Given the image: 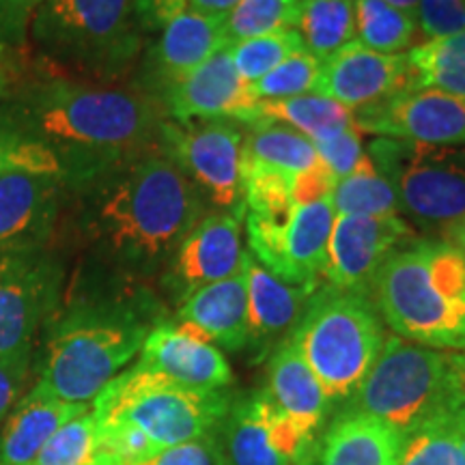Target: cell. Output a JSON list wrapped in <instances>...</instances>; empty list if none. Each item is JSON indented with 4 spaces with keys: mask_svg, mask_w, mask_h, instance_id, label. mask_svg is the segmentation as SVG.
Masks as SVG:
<instances>
[{
    "mask_svg": "<svg viewBox=\"0 0 465 465\" xmlns=\"http://www.w3.org/2000/svg\"><path fill=\"white\" fill-rule=\"evenodd\" d=\"M78 240L130 274L166 270L168 261L207 213V203L160 147L121 162L67 190Z\"/></svg>",
    "mask_w": 465,
    "mask_h": 465,
    "instance_id": "obj_1",
    "label": "cell"
},
{
    "mask_svg": "<svg viewBox=\"0 0 465 465\" xmlns=\"http://www.w3.org/2000/svg\"><path fill=\"white\" fill-rule=\"evenodd\" d=\"M7 100L28 136L54 155L65 192L158 147L166 119L143 89L67 78L31 83Z\"/></svg>",
    "mask_w": 465,
    "mask_h": 465,
    "instance_id": "obj_2",
    "label": "cell"
},
{
    "mask_svg": "<svg viewBox=\"0 0 465 465\" xmlns=\"http://www.w3.org/2000/svg\"><path fill=\"white\" fill-rule=\"evenodd\" d=\"M151 328L144 306L132 300L58 302L44 325L37 381L69 403H93L141 353Z\"/></svg>",
    "mask_w": 465,
    "mask_h": 465,
    "instance_id": "obj_3",
    "label": "cell"
},
{
    "mask_svg": "<svg viewBox=\"0 0 465 465\" xmlns=\"http://www.w3.org/2000/svg\"><path fill=\"white\" fill-rule=\"evenodd\" d=\"M373 306L401 339L435 349L465 345V254L449 242H414L383 261Z\"/></svg>",
    "mask_w": 465,
    "mask_h": 465,
    "instance_id": "obj_4",
    "label": "cell"
},
{
    "mask_svg": "<svg viewBox=\"0 0 465 465\" xmlns=\"http://www.w3.org/2000/svg\"><path fill=\"white\" fill-rule=\"evenodd\" d=\"M287 341L322 381L328 399L345 403L380 356L386 336L366 293L328 284L315 289Z\"/></svg>",
    "mask_w": 465,
    "mask_h": 465,
    "instance_id": "obj_5",
    "label": "cell"
},
{
    "mask_svg": "<svg viewBox=\"0 0 465 465\" xmlns=\"http://www.w3.org/2000/svg\"><path fill=\"white\" fill-rule=\"evenodd\" d=\"M231 405L226 391L182 386L136 362L93 399L91 410L100 424H130L164 450L220 433Z\"/></svg>",
    "mask_w": 465,
    "mask_h": 465,
    "instance_id": "obj_6",
    "label": "cell"
},
{
    "mask_svg": "<svg viewBox=\"0 0 465 465\" xmlns=\"http://www.w3.org/2000/svg\"><path fill=\"white\" fill-rule=\"evenodd\" d=\"M28 35L58 65L116 78L138 56L144 33L136 0H44Z\"/></svg>",
    "mask_w": 465,
    "mask_h": 465,
    "instance_id": "obj_7",
    "label": "cell"
},
{
    "mask_svg": "<svg viewBox=\"0 0 465 465\" xmlns=\"http://www.w3.org/2000/svg\"><path fill=\"white\" fill-rule=\"evenodd\" d=\"M449 377V349L424 347L397 334L388 336L342 411L380 418L407 438L433 416L446 414Z\"/></svg>",
    "mask_w": 465,
    "mask_h": 465,
    "instance_id": "obj_8",
    "label": "cell"
},
{
    "mask_svg": "<svg viewBox=\"0 0 465 465\" xmlns=\"http://www.w3.org/2000/svg\"><path fill=\"white\" fill-rule=\"evenodd\" d=\"M366 153L391 182L407 216L431 224L465 216V147L375 138Z\"/></svg>",
    "mask_w": 465,
    "mask_h": 465,
    "instance_id": "obj_9",
    "label": "cell"
},
{
    "mask_svg": "<svg viewBox=\"0 0 465 465\" xmlns=\"http://www.w3.org/2000/svg\"><path fill=\"white\" fill-rule=\"evenodd\" d=\"M63 278L52 246L0 252V358L33 364V342L61 302Z\"/></svg>",
    "mask_w": 465,
    "mask_h": 465,
    "instance_id": "obj_10",
    "label": "cell"
},
{
    "mask_svg": "<svg viewBox=\"0 0 465 465\" xmlns=\"http://www.w3.org/2000/svg\"><path fill=\"white\" fill-rule=\"evenodd\" d=\"M243 132L229 121L164 119L158 147L194 183L205 203L246 218L243 205Z\"/></svg>",
    "mask_w": 465,
    "mask_h": 465,
    "instance_id": "obj_11",
    "label": "cell"
},
{
    "mask_svg": "<svg viewBox=\"0 0 465 465\" xmlns=\"http://www.w3.org/2000/svg\"><path fill=\"white\" fill-rule=\"evenodd\" d=\"M250 254L267 272L289 284L319 287L336 212L332 194L295 205L284 224H270L246 216Z\"/></svg>",
    "mask_w": 465,
    "mask_h": 465,
    "instance_id": "obj_12",
    "label": "cell"
},
{
    "mask_svg": "<svg viewBox=\"0 0 465 465\" xmlns=\"http://www.w3.org/2000/svg\"><path fill=\"white\" fill-rule=\"evenodd\" d=\"M229 465H317L319 444L265 391L232 401L220 429Z\"/></svg>",
    "mask_w": 465,
    "mask_h": 465,
    "instance_id": "obj_13",
    "label": "cell"
},
{
    "mask_svg": "<svg viewBox=\"0 0 465 465\" xmlns=\"http://www.w3.org/2000/svg\"><path fill=\"white\" fill-rule=\"evenodd\" d=\"M353 125L362 134L431 147H465V97L438 89H410L360 108Z\"/></svg>",
    "mask_w": 465,
    "mask_h": 465,
    "instance_id": "obj_14",
    "label": "cell"
},
{
    "mask_svg": "<svg viewBox=\"0 0 465 465\" xmlns=\"http://www.w3.org/2000/svg\"><path fill=\"white\" fill-rule=\"evenodd\" d=\"M65 203L54 173L26 166L0 171V252L50 248Z\"/></svg>",
    "mask_w": 465,
    "mask_h": 465,
    "instance_id": "obj_15",
    "label": "cell"
},
{
    "mask_svg": "<svg viewBox=\"0 0 465 465\" xmlns=\"http://www.w3.org/2000/svg\"><path fill=\"white\" fill-rule=\"evenodd\" d=\"M243 216L232 212L205 213L168 261L164 287L177 304L207 284L240 274L246 250L242 243Z\"/></svg>",
    "mask_w": 465,
    "mask_h": 465,
    "instance_id": "obj_16",
    "label": "cell"
},
{
    "mask_svg": "<svg viewBox=\"0 0 465 465\" xmlns=\"http://www.w3.org/2000/svg\"><path fill=\"white\" fill-rule=\"evenodd\" d=\"M411 226L399 213L392 216H336L328 242L323 278L330 287L366 293L380 267Z\"/></svg>",
    "mask_w": 465,
    "mask_h": 465,
    "instance_id": "obj_17",
    "label": "cell"
},
{
    "mask_svg": "<svg viewBox=\"0 0 465 465\" xmlns=\"http://www.w3.org/2000/svg\"><path fill=\"white\" fill-rule=\"evenodd\" d=\"M166 119L177 124L190 121H240L246 125L257 100L250 84L242 80L226 50L168 86L158 97Z\"/></svg>",
    "mask_w": 465,
    "mask_h": 465,
    "instance_id": "obj_18",
    "label": "cell"
},
{
    "mask_svg": "<svg viewBox=\"0 0 465 465\" xmlns=\"http://www.w3.org/2000/svg\"><path fill=\"white\" fill-rule=\"evenodd\" d=\"M410 89L407 54H381L353 39L323 63L317 93L356 113Z\"/></svg>",
    "mask_w": 465,
    "mask_h": 465,
    "instance_id": "obj_19",
    "label": "cell"
},
{
    "mask_svg": "<svg viewBox=\"0 0 465 465\" xmlns=\"http://www.w3.org/2000/svg\"><path fill=\"white\" fill-rule=\"evenodd\" d=\"M226 15H209L188 7L174 15L160 31L144 61L143 91L158 97L168 86L194 72L229 45L224 28Z\"/></svg>",
    "mask_w": 465,
    "mask_h": 465,
    "instance_id": "obj_20",
    "label": "cell"
},
{
    "mask_svg": "<svg viewBox=\"0 0 465 465\" xmlns=\"http://www.w3.org/2000/svg\"><path fill=\"white\" fill-rule=\"evenodd\" d=\"M144 369L199 391H226L232 371L223 351L185 323H155L143 342Z\"/></svg>",
    "mask_w": 465,
    "mask_h": 465,
    "instance_id": "obj_21",
    "label": "cell"
},
{
    "mask_svg": "<svg viewBox=\"0 0 465 465\" xmlns=\"http://www.w3.org/2000/svg\"><path fill=\"white\" fill-rule=\"evenodd\" d=\"M91 403H69L37 381L14 405L0 427V465H31L63 424Z\"/></svg>",
    "mask_w": 465,
    "mask_h": 465,
    "instance_id": "obj_22",
    "label": "cell"
},
{
    "mask_svg": "<svg viewBox=\"0 0 465 465\" xmlns=\"http://www.w3.org/2000/svg\"><path fill=\"white\" fill-rule=\"evenodd\" d=\"M243 274L248 284V345L265 353L295 328L315 289L281 281L250 252L243 257Z\"/></svg>",
    "mask_w": 465,
    "mask_h": 465,
    "instance_id": "obj_23",
    "label": "cell"
},
{
    "mask_svg": "<svg viewBox=\"0 0 465 465\" xmlns=\"http://www.w3.org/2000/svg\"><path fill=\"white\" fill-rule=\"evenodd\" d=\"M177 322L229 351L248 347V284L243 267L240 274L207 284L179 304Z\"/></svg>",
    "mask_w": 465,
    "mask_h": 465,
    "instance_id": "obj_24",
    "label": "cell"
},
{
    "mask_svg": "<svg viewBox=\"0 0 465 465\" xmlns=\"http://www.w3.org/2000/svg\"><path fill=\"white\" fill-rule=\"evenodd\" d=\"M265 392L302 431L317 438L332 401L328 399L322 381L312 373L306 360L287 339L278 342L267 362Z\"/></svg>",
    "mask_w": 465,
    "mask_h": 465,
    "instance_id": "obj_25",
    "label": "cell"
},
{
    "mask_svg": "<svg viewBox=\"0 0 465 465\" xmlns=\"http://www.w3.org/2000/svg\"><path fill=\"white\" fill-rule=\"evenodd\" d=\"M405 438L380 418L341 411L319 446V465H399Z\"/></svg>",
    "mask_w": 465,
    "mask_h": 465,
    "instance_id": "obj_26",
    "label": "cell"
},
{
    "mask_svg": "<svg viewBox=\"0 0 465 465\" xmlns=\"http://www.w3.org/2000/svg\"><path fill=\"white\" fill-rule=\"evenodd\" d=\"M246 125L250 130L263 125H284L300 132L311 143H317L353 125V113L330 97L312 93L291 100L257 102Z\"/></svg>",
    "mask_w": 465,
    "mask_h": 465,
    "instance_id": "obj_27",
    "label": "cell"
},
{
    "mask_svg": "<svg viewBox=\"0 0 465 465\" xmlns=\"http://www.w3.org/2000/svg\"><path fill=\"white\" fill-rule=\"evenodd\" d=\"M295 31L308 54L325 63L356 39V0H300Z\"/></svg>",
    "mask_w": 465,
    "mask_h": 465,
    "instance_id": "obj_28",
    "label": "cell"
},
{
    "mask_svg": "<svg viewBox=\"0 0 465 465\" xmlns=\"http://www.w3.org/2000/svg\"><path fill=\"white\" fill-rule=\"evenodd\" d=\"M411 89H438L465 97V31L429 39L407 52Z\"/></svg>",
    "mask_w": 465,
    "mask_h": 465,
    "instance_id": "obj_29",
    "label": "cell"
},
{
    "mask_svg": "<svg viewBox=\"0 0 465 465\" xmlns=\"http://www.w3.org/2000/svg\"><path fill=\"white\" fill-rule=\"evenodd\" d=\"M243 162L298 177L319 164L312 143L284 125L252 127L243 138Z\"/></svg>",
    "mask_w": 465,
    "mask_h": 465,
    "instance_id": "obj_30",
    "label": "cell"
},
{
    "mask_svg": "<svg viewBox=\"0 0 465 465\" xmlns=\"http://www.w3.org/2000/svg\"><path fill=\"white\" fill-rule=\"evenodd\" d=\"M336 216H392L399 213L397 192L364 151L358 166L332 190Z\"/></svg>",
    "mask_w": 465,
    "mask_h": 465,
    "instance_id": "obj_31",
    "label": "cell"
},
{
    "mask_svg": "<svg viewBox=\"0 0 465 465\" xmlns=\"http://www.w3.org/2000/svg\"><path fill=\"white\" fill-rule=\"evenodd\" d=\"M416 17L383 0H356V39L381 54H403L414 44Z\"/></svg>",
    "mask_w": 465,
    "mask_h": 465,
    "instance_id": "obj_32",
    "label": "cell"
},
{
    "mask_svg": "<svg viewBox=\"0 0 465 465\" xmlns=\"http://www.w3.org/2000/svg\"><path fill=\"white\" fill-rule=\"evenodd\" d=\"M399 465H465V455L452 414H438L405 438Z\"/></svg>",
    "mask_w": 465,
    "mask_h": 465,
    "instance_id": "obj_33",
    "label": "cell"
},
{
    "mask_svg": "<svg viewBox=\"0 0 465 465\" xmlns=\"http://www.w3.org/2000/svg\"><path fill=\"white\" fill-rule=\"evenodd\" d=\"M226 54L231 56L232 65L246 84L259 83L263 75L276 69L282 61H287L295 52L306 50L302 37L295 28L272 35H261V37L242 39V42H231L226 45Z\"/></svg>",
    "mask_w": 465,
    "mask_h": 465,
    "instance_id": "obj_34",
    "label": "cell"
},
{
    "mask_svg": "<svg viewBox=\"0 0 465 465\" xmlns=\"http://www.w3.org/2000/svg\"><path fill=\"white\" fill-rule=\"evenodd\" d=\"M300 0H240L224 17L226 39L261 37L281 31H291L298 22Z\"/></svg>",
    "mask_w": 465,
    "mask_h": 465,
    "instance_id": "obj_35",
    "label": "cell"
},
{
    "mask_svg": "<svg viewBox=\"0 0 465 465\" xmlns=\"http://www.w3.org/2000/svg\"><path fill=\"white\" fill-rule=\"evenodd\" d=\"M323 63L308 54L306 50L295 52L276 69L263 75L259 83L250 84V93L257 102L291 100V97L312 95L319 89Z\"/></svg>",
    "mask_w": 465,
    "mask_h": 465,
    "instance_id": "obj_36",
    "label": "cell"
},
{
    "mask_svg": "<svg viewBox=\"0 0 465 465\" xmlns=\"http://www.w3.org/2000/svg\"><path fill=\"white\" fill-rule=\"evenodd\" d=\"M97 420L93 410L63 424L31 465H95Z\"/></svg>",
    "mask_w": 465,
    "mask_h": 465,
    "instance_id": "obj_37",
    "label": "cell"
},
{
    "mask_svg": "<svg viewBox=\"0 0 465 465\" xmlns=\"http://www.w3.org/2000/svg\"><path fill=\"white\" fill-rule=\"evenodd\" d=\"M9 166H26L48 171L61 177L54 155L44 144L28 136L20 116L9 100L0 102V171Z\"/></svg>",
    "mask_w": 465,
    "mask_h": 465,
    "instance_id": "obj_38",
    "label": "cell"
},
{
    "mask_svg": "<svg viewBox=\"0 0 465 465\" xmlns=\"http://www.w3.org/2000/svg\"><path fill=\"white\" fill-rule=\"evenodd\" d=\"M312 147L317 151L322 166L332 174L334 182L347 177L364 155L362 134L358 132L356 125H349L345 130L332 134V136L322 138V141L312 143Z\"/></svg>",
    "mask_w": 465,
    "mask_h": 465,
    "instance_id": "obj_39",
    "label": "cell"
},
{
    "mask_svg": "<svg viewBox=\"0 0 465 465\" xmlns=\"http://www.w3.org/2000/svg\"><path fill=\"white\" fill-rule=\"evenodd\" d=\"M416 20L424 42L461 33L465 31V0H420Z\"/></svg>",
    "mask_w": 465,
    "mask_h": 465,
    "instance_id": "obj_40",
    "label": "cell"
},
{
    "mask_svg": "<svg viewBox=\"0 0 465 465\" xmlns=\"http://www.w3.org/2000/svg\"><path fill=\"white\" fill-rule=\"evenodd\" d=\"M136 465H229V461H226L220 433H213L171 446Z\"/></svg>",
    "mask_w": 465,
    "mask_h": 465,
    "instance_id": "obj_41",
    "label": "cell"
},
{
    "mask_svg": "<svg viewBox=\"0 0 465 465\" xmlns=\"http://www.w3.org/2000/svg\"><path fill=\"white\" fill-rule=\"evenodd\" d=\"M44 0H0V35L7 45H25L35 11Z\"/></svg>",
    "mask_w": 465,
    "mask_h": 465,
    "instance_id": "obj_42",
    "label": "cell"
},
{
    "mask_svg": "<svg viewBox=\"0 0 465 465\" xmlns=\"http://www.w3.org/2000/svg\"><path fill=\"white\" fill-rule=\"evenodd\" d=\"M28 373H31L28 364L7 362V360L0 358V427H3L9 411L14 410V405L20 401Z\"/></svg>",
    "mask_w": 465,
    "mask_h": 465,
    "instance_id": "obj_43",
    "label": "cell"
},
{
    "mask_svg": "<svg viewBox=\"0 0 465 465\" xmlns=\"http://www.w3.org/2000/svg\"><path fill=\"white\" fill-rule=\"evenodd\" d=\"M334 177L322 166V162L311 171L300 173L293 182V203L295 205H304V203L322 201L325 196L332 194Z\"/></svg>",
    "mask_w": 465,
    "mask_h": 465,
    "instance_id": "obj_44",
    "label": "cell"
},
{
    "mask_svg": "<svg viewBox=\"0 0 465 465\" xmlns=\"http://www.w3.org/2000/svg\"><path fill=\"white\" fill-rule=\"evenodd\" d=\"M188 0H136L138 22L143 33L162 31L174 15L188 9Z\"/></svg>",
    "mask_w": 465,
    "mask_h": 465,
    "instance_id": "obj_45",
    "label": "cell"
},
{
    "mask_svg": "<svg viewBox=\"0 0 465 465\" xmlns=\"http://www.w3.org/2000/svg\"><path fill=\"white\" fill-rule=\"evenodd\" d=\"M450 351V377H449V401L446 414L465 416V345Z\"/></svg>",
    "mask_w": 465,
    "mask_h": 465,
    "instance_id": "obj_46",
    "label": "cell"
},
{
    "mask_svg": "<svg viewBox=\"0 0 465 465\" xmlns=\"http://www.w3.org/2000/svg\"><path fill=\"white\" fill-rule=\"evenodd\" d=\"M237 3L240 0H188L192 9L209 15H226Z\"/></svg>",
    "mask_w": 465,
    "mask_h": 465,
    "instance_id": "obj_47",
    "label": "cell"
},
{
    "mask_svg": "<svg viewBox=\"0 0 465 465\" xmlns=\"http://www.w3.org/2000/svg\"><path fill=\"white\" fill-rule=\"evenodd\" d=\"M446 235H449V243H452V246L459 248L465 254V216L449 224Z\"/></svg>",
    "mask_w": 465,
    "mask_h": 465,
    "instance_id": "obj_48",
    "label": "cell"
},
{
    "mask_svg": "<svg viewBox=\"0 0 465 465\" xmlns=\"http://www.w3.org/2000/svg\"><path fill=\"white\" fill-rule=\"evenodd\" d=\"M386 5H391V7L403 11L407 15H414L416 17V11H418V5H420V0H383Z\"/></svg>",
    "mask_w": 465,
    "mask_h": 465,
    "instance_id": "obj_49",
    "label": "cell"
},
{
    "mask_svg": "<svg viewBox=\"0 0 465 465\" xmlns=\"http://www.w3.org/2000/svg\"><path fill=\"white\" fill-rule=\"evenodd\" d=\"M11 91V75L7 72V67L0 65V100H7Z\"/></svg>",
    "mask_w": 465,
    "mask_h": 465,
    "instance_id": "obj_50",
    "label": "cell"
},
{
    "mask_svg": "<svg viewBox=\"0 0 465 465\" xmlns=\"http://www.w3.org/2000/svg\"><path fill=\"white\" fill-rule=\"evenodd\" d=\"M457 422V429H459V435H461V446H463V455H465V416L461 414H452Z\"/></svg>",
    "mask_w": 465,
    "mask_h": 465,
    "instance_id": "obj_51",
    "label": "cell"
},
{
    "mask_svg": "<svg viewBox=\"0 0 465 465\" xmlns=\"http://www.w3.org/2000/svg\"><path fill=\"white\" fill-rule=\"evenodd\" d=\"M7 48H9V45L5 44L3 35H0V65H3V67H7Z\"/></svg>",
    "mask_w": 465,
    "mask_h": 465,
    "instance_id": "obj_52",
    "label": "cell"
}]
</instances>
